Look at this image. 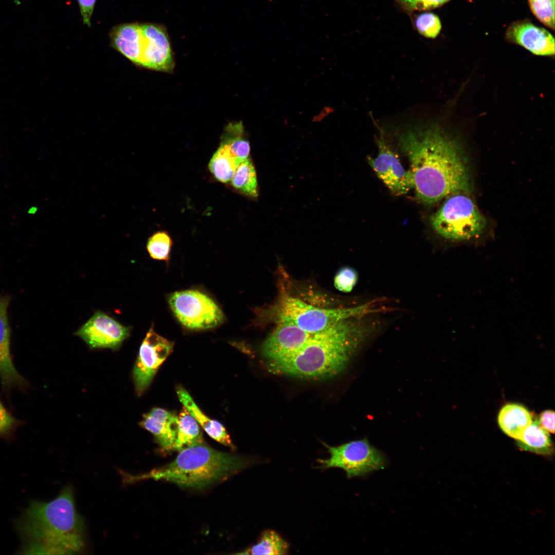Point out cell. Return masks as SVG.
Instances as JSON below:
<instances>
[{"instance_id": "obj_1", "label": "cell", "mask_w": 555, "mask_h": 555, "mask_svg": "<svg viewBox=\"0 0 555 555\" xmlns=\"http://www.w3.org/2000/svg\"><path fill=\"white\" fill-rule=\"evenodd\" d=\"M397 144L411 165L417 199L426 205L471 189L469 165L459 143L438 123L395 128Z\"/></svg>"}, {"instance_id": "obj_2", "label": "cell", "mask_w": 555, "mask_h": 555, "mask_svg": "<svg viewBox=\"0 0 555 555\" xmlns=\"http://www.w3.org/2000/svg\"><path fill=\"white\" fill-rule=\"evenodd\" d=\"M375 313L367 309L313 334L297 353L268 361L271 372L303 378H323L337 375L346 366L360 344L379 332Z\"/></svg>"}, {"instance_id": "obj_3", "label": "cell", "mask_w": 555, "mask_h": 555, "mask_svg": "<svg viewBox=\"0 0 555 555\" xmlns=\"http://www.w3.org/2000/svg\"><path fill=\"white\" fill-rule=\"evenodd\" d=\"M83 527L72 490L67 487L52 501L34 502L27 510L23 531L32 542L26 551L28 553H74L83 546Z\"/></svg>"}, {"instance_id": "obj_4", "label": "cell", "mask_w": 555, "mask_h": 555, "mask_svg": "<svg viewBox=\"0 0 555 555\" xmlns=\"http://www.w3.org/2000/svg\"><path fill=\"white\" fill-rule=\"evenodd\" d=\"M251 461L202 443L180 451L173 461L141 477L164 480L184 488L201 489L226 479L250 466Z\"/></svg>"}, {"instance_id": "obj_5", "label": "cell", "mask_w": 555, "mask_h": 555, "mask_svg": "<svg viewBox=\"0 0 555 555\" xmlns=\"http://www.w3.org/2000/svg\"><path fill=\"white\" fill-rule=\"evenodd\" d=\"M430 220L437 234L454 243L466 242L478 237L486 226L485 217L464 193L448 196Z\"/></svg>"}, {"instance_id": "obj_6", "label": "cell", "mask_w": 555, "mask_h": 555, "mask_svg": "<svg viewBox=\"0 0 555 555\" xmlns=\"http://www.w3.org/2000/svg\"><path fill=\"white\" fill-rule=\"evenodd\" d=\"M377 299H362L353 306L326 309L314 307L297 298L285 294L280 297L274 309L278 321L292 322L304 331L314 334L362 312L372 306Z\"/></svg>"}, {"instance_id": "obj_7", "label": "cell", "mask_w": 555, "mask_h": 555, "mask_svg": "<svg viewBox=\"0 0 555 555\" xmlns=\"http://www.w3.org/2000/svg\"><path fill=\"white\" fill-rule=\"evenodd\" d=\"M325 446L330 456L326 459L318 460L321 467L342 469L349 478L365 477L374 471L383 469L387 464L384 454L372 445L366 438L351 441L337 447Z\"/></svg>"}, {"instance_id": "obj_8", "label": "cell", "mask_w": 555, "mask_h": 555, "mask_svg": "<svg viewBox=\"0 0 555 555\" xmlns=\"http://www.w3.org/2000/svg\"><path fill=\"white\" fill-rule=\"evenodd\" d=\"M169 305L180 323L193 330L211 329L224 321V313L213 299L196 289H187L169 294Z\"/></svg>"}, {"instance_id": "obj_9", "label": "cell", "mask_w": 555, "mask_h": 555, "mask_svg": "<svg viewBox=\"0 0 555 555\" xmlns=\"http://www.w3.org/2000/svg\"><path fill=\"white\" fill-rule=\"evenodd\" d=\"M173 347V342L157 334L153 325L151 326L141 344L133 371L135 389L139 396L147 389Z\"/></svg>"}, {"instance_id": "obj_10", "label": "cell", "mask_w": 555, "mask_h": 555, "mask_svg": "<svg viewBox=\"0 0 555 555\" xmlns=\"http://www.w3.org/2000/svg\"><path fill=\"white\" fill-rule=\"evenodd\" d=\"M377 138L378 154L367 162L380 179L397 195L405 194L413 188L412 174L403 167L398 155L388 144L384 131L379 127Z\"/></svg>"}, {"instance_id": "obj_11", "label": "cell", "mask_w": 555, "mask_h": 555, "mask_svg": "<svg viewBox=\"0 0 555 555\" xmlns=\"http://www.w3.org/2000/svg\"><path fill=\"white\" fill-rule=\"evenodd\" d=\"M75 334L91 348L116 349L127 338L130 329L107 314L98 311Z\"/></svg>"}, {"instance_id": "obj_12", "label": "cell", "mask_w": 555, "mask_h": 555, "mask_svg": "<svg viewBox=\"0 0 555 555\" xmlns=\"http://www.w3.org/2000/svg\"><path fill=\"white\" fill-rule=\"evenodd\" d=\"M312 335L292 322L278 321L276 327L262 346V354L268 361L284 359L299 351Z\"/></svg>"}, {"instance_id": "obj_13", "label": "cell", "mask_w": 555, "mask_h": 555, "mask_svg": "<svg viewBox=\"0 0 555 555\" xmlns=\"http://www.w3.org/2000/svg\"><path fill=\"white\" fill-rule=\"evenodd\" d=\"M142 35L140 66L163 71L172 70L170 45L163 29L153 24L140 25Z\"/></svg>"}, {"instance_id": "obj_14", "label": "cell", "mask_w": 555, "mask_h": 555, "mask_svg": "<svg viewBox=\"0 0 555 555\" xmlns=\"http://www.w3.org/2000/svg\"><path fill=\"white\" fill-rule=\"evenodd\" d=\"M506 39L536 55L554 54V39L552 34L527 21H516L510 25L506 32Z\"/></svg>"}, {"instance_id": "obj_15", "label": "cell", "mask_w": 555, "mask_h": 555, "mask_svg": "<svg viewBox=\"0 0 555 555\" xmlns=\"http://www.w3.org/2000/svg\"><path fill=\"white\" fill-rule=\"evenodd\" d=\"M10 297L0 295V379L3 387L25 388L26 380L15 369L10 355V328L8 322V308Z\"/></svg>"}, {"instance_id": "obj_16", "label": "cell", "mask_w": 555, "mask_h": 555, "mask_svg": "<svg viewBox=\"0 0 555 555\" xmlns=\"http://www.w3.org/2000/svg\"><path fill=\"white\" fill-rule=\"evenodd\" d=\"M140 425L153 435L164 450L174 449L178 427V417L175 414L154 408L143 416Z\"/></svg>"}, {"instance_id": "obj_17", "label": "cell", "mask_w": 555, "mask_h": 555, "mask_svg": "<svg viewBox=\"0 0 555 555\" xmlns=\"http://www.w3.org/2000/svg\"><path fill=\"white\" fill-rule=\"evenodd\" d=\"M177 394L184 408L211 438L223 445L234 449L224 427L218 421L211 419L205 415L183 387L179 386L177 387Z\"/></svg>"}, {"instance_id": "obj_18", "label": "cell", "mask_w": 555, "mask_h": 555, "mask_svg": "<svg viewBox=\"0 0 555 555\" xmlns=\"http://www.w3.org/2000/svg\"><path fill=\"white\" fill-rule=\"evenodd\" d=\"M112 45L125 57L139 65L142 35L140 25L128 24L116 27L111 34Z\"/></svg>"}, {"instance_id": "obj_19", "label": "cell", "mask_w": 555, "mask_h": 555, "mask_svg": "<svg viewBox=\"0 0 555 555\" xmlns=\"http://www.w3.org/2000/svg\"><path fill=\"white\" fill-rule=\"evenodd\" d=\"M498 423L507 435L520 438L526 429L532 422V415L524 406L519 403H508L501 409L498 415Z\"/></svg>"}, {"instance_id": "obj_20", "label": "cell", "mask_w": 555, "mask_h": 555, "mask_svg": "<svg viewBox=\"0 0 555 555\" xmlns=\"http://www.w3.org/2000/svg\"><path fill=\"white\" fill-rule=\"evenodd\" d=\"M516 440L518 447L525 451L543 455H551L554 452L549 433L540 426L537 419L532 421Z\"/></svg>"}, {"instance_id": "obj_21", "label": "cell", "mask_w": 555, "mask_h": 555, "mask_svg": "<svg viewBox=\"0 0 555 555\" xmlns=\"http://www.w3.org/2000/svg\"><path fill=\"white\" fill-rule=\"evenodd\" d=\"M202 443V433L197 422L184 408L178 416V431L174 449L180 451Z\"/></svg>"}, {"instance_id": "obj_22", "label": "cell", "mask_w": 555, "mask_h": 555, "mask_svg": "<svg viewBox=\"0 0 555 555\" xmlns=\"http://www.w3.org/2000/svg\"><path fill=\"white\" fill-rule=\"evenodd\" d=\"M289 549V544L276 532L264 531L258 542L243 552L242 554H285Z\"/></svg>"}, {"instance_id": "obj_23", "label": "cell", "mask_w": 555, "mask_h": 555, "mask_svg": "<svg viewBox=\"0 0 555 555\" xmlns=\"http://www.w3.org/2000/svg\"><path fill=\"white\" fill-rule=\"evenodd\" d=\"M240 163L230 155L226 147L221 143L211 158L209 168L217 180L228 183Z\"/></svg>"}, {"instance_id": "obj_24", "label": "cell", "mask_w": 555, "mask_h": 555, "mask_svg": "<svg viewBox=\"0 0 555 555\" xmlns=\"http://www.w3.org/2000/svg\"><path fill=\"white\" fill-rule=\"evenodd\" d=\"M232 186L242 193L253 197L258 195V187L255 170L249 159L236 168L231 180Z\"/></svg>"}, {"instance_id": "obj_25", "label": "cell", "mask_w": 555, "mask_h": 555, "mask_svg": "<svg viewBox=\"0 0 555 555\" xmlns=\"http://www.w3.org/2000/svg\"><path fill=\"white\" fill-rule=\"evenodd\" d=\"M172 244V240L166 232L158 231L149 238L146 248L153 259L168 262Z\"/></svg>"}, {"instance_id": "obj_26", "label": "cell", "mask_w": 555, "mask_h": 555, "mask_svg": "<svg viewBox=\"0 0 555 555\" xmlns=\"http://www.w3.org/2000/svg\"><path fill=\"white\" fill-rule=\"evenodd\" d=\"M413 22L417 31L428 38H435L439 34L441 29V24L439 17L430 12H424L415 15Z\"/></svg>"}, {"instance_id": "obj_27", "label": "cell", "mask_w": 555, "mask_h": 555, "mask_svg": "<svg viewBox=\"0 0 555 555\" xmlns=\"http://www.w3.org/2000/svg\"><path fill=\"white\" fill-rule=\"evenodd\" d=\"M534 15L543 24L554 28V0H528Z\"/></svg>"}, {"instance_id": "obj_28", "label": "cell", "mask_w": 555, "mask_h": 555, "mask_svg": "<svg viewBox=\"0 0 555 555\" xmlns=\"http://www.w3.org/2000/svg\"><path fill=\"white\" fill-rule=\"evenodd\" d=\"M450 0H395L399 7L409 13L428 11L441 7Z\"/></svg>"}, {"instance_id": "obj_29", "label": "cell", "mask_w": 555, "mask_h": 555, "mask_svg": "<svg viewBox=\"0 0 555 555\" xmlns=\"http://www.w3.org/2000/svg\"><path fill=\"white\" fill-rule=\"evenodd\" d=\"M357 280L356 272L350 268L344 267L337 273L334 278V285L342 292H349L356 284Z\"/></svg>"}, {"instance_id": "obj_30", "label": "cell", "mask_w": 555, "mask_h": 555, "mask_svg": "<svg viewBox=\"0 0 555 555\" xmlns=\"http://www.w3.org/2000/svg\"><path fill=\"white\" fill-rule=\"evenodd\" d=\"M17 424V420L11 415L0 401V436L9 433Z\"/></svg>"}, {"instance_id": "obj_31", "label": "cell", "mask_w": 555, "mask_h": 555, "mask_svg": "<svg viewBox=\"0 0 555 555\" xmlns=\"http://www.w3.org/2000/svg\"><path fill=\"white\" fill-rule=\"evenodd\" d=\"M96 0H78L80 8L83 22L90 26L91 18Z\"/></svg>"}, {"instance_id": "obj_32", "label": "cell", "mask_w": 555, "mask_h": 555, "mask_svg": "<svg viewBox=\"0 0 555 555\" xmlns=\"http://www.w3.org/2000/svg\"><path fill=\"white\" fill-rule=\"evenodd\" d=\"M540 426L548 433L554 432V412L551 410L543 412L537 419Z\"/></svg>"}]
</instances>
